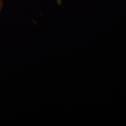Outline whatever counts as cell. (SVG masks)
Wrapping results in <instances>:
<instances>
[{
  "mask_svg": "<svg viewBox=\"0 0 126 126\" xmlns=\"http://www.w3.org/2000/svg\"><path fill=\"white\" fill-rule=\"evenodd\" d=\"M2 5H3V2L2 0H0V11H1V9L2 8Z\"/></svg>",
  "mask_w": 126,
  "mask_h": 126,
  "instance_id": "6da1fadb",
  "label": "cell"
}]
</instances>
